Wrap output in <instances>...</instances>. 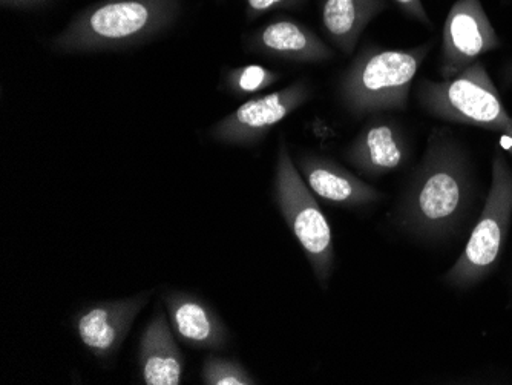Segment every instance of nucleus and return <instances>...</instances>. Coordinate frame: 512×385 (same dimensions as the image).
<instances>
[{"instance_id": "obj_1", "label": "nucleus", "mask_w": 512, "mask_h": 385, "mask_svg": "<svg viewBox=\"0 0 512 385\" xmlns=\"http://www.w3.org/2000/svg\"><path fill=\"white\" fill-rule=\"evenodd\" d=\"M474 191L467 151L450 129L434 128L421 162L394 209V224L416 240H450L467 226Z\"/></svg>"}, {"instance_id": "obj_2", "label": "nucleus", "mask_w": 512, "mask_h": 385, "mask_svg": "<svg viewBox=\"0 0 512 385\" xmlns=\"http://www.w3.org/2000/svg\"><path fill=\"white\" fill-rule=\"evenodd\" d=\"M181 0H99L51 40L59 54L122 51L151 42L177 22Z\"/></svg>"}, {"instance_id": "obj_3", "label": "nucleus", "mask_w": 512, "mask_h": 385, "mask_svg": "<svg viewBox=\"0 0 512 385\" xmlns=\"http://www.w3.org/2000/svg\"><path fill=\"white\" fill-rule=\"evenodd\" d=\"M433 43L407 50L368 45L356 54L339 80L342 106L356 119L379 112L405 111L414 77Z\"/></svg>"}, {"instance_id": "obj_4", "label": "nucleus", "mask_w": 512, "mask_h": 385, "mask_svg": "<svg viewBox=\"0 0 512 385\" xmlns=\"http://www.w3.org/2000/svg\"><path fill=\"white\" fill-rule=\"evenodd\" d=\"M416 97L428 116L457 125L474 126L502 132L511 142L512 117L482 62L477 60L467 70L442 82L422 79Z\"/></svg>"}, {"instance_id": "obj_5", "label": "nucleus", "mask_w": 512, "mask_h": 385, "mask_svg": "<svg viewBox=\"0 0 512 385\" xmlns=\"http://www.w3.org/2000/svg\"><path fill=\"white\" fill-rule=\"evenodd\" d=\"M512 220V169L502 148L493 158L490 192L463 252L444 275L453 289L468 290L490 277L503 254Z\"/></svg>"}, {"instance_id": "obj_6", "label": "nucleus", "mask_w": 512, "mask_h": 385, "mask_svg": "<svg viewBox=\"0 0 512 385\" xmlns=\"http://www.w3.org/2000/svg\"><path fill=\"white\" fill-rule=\"evenodd\" d=\"M273 186L279 212L301 244L316 280L322 287H327L335 269L332 228L322 214L315 194L299 174L284 140L278 148Z\"/></svg>"}, {"instance_id": "obj_7", "label": "nucleus", "mask_w": 512, "mask_h": 385, "mask_svg": "<svg viewBox=\"0 0 512 385\" xmlns=\"http://www.w3.org/2000/svg\"><path fill=\"white\" fill-rule=\"evenodd\" d=\"M312 97V85L298 80L286 88L253 97L212 126L211 139L223 145L253 146L263 142L278 123L292 116Z\"/></svg>"}, {"instance_id": "obj_8", "label": "nucleus", "mask_w": 512, "mask_h": 385, "mask_svg": "<svg viewBox=\"0 0 512 385\" xmlns=\"http://www.w3.org/2000/svg\"><path fill=\"white\" fill-rule=\"evenodd\" d=\"M502 40L494 30L482 0H456L445 19L439 74L451 79L467 70L483 54L499 50Z\"/></svg>"}, {"instance_id": "obj_9", "label": "nucleus", "mask_w": 512, "mask_h": 385, "mask_svg": "<svg viewBox=\"0 0 512 385\" xmlns=\"http://www.w3.org/2000/svg\"><path fill=\"white\" fill-rule=\"evenodd\" d=\"M154 290L123 300L102 301L83 307L74 316V327L83 346L99 359L117 355L138 313L151 300Z\"/></svg>"}, {"instance_id": "obj_10", "label": "nucleus", "mask_w": 512, "mask_h": 385, "mask_svg": "<svg viewBox=\"0 0 512 385\" xmlns=\"http://www.w3.org/2000/svg\"><path fill=\"white\" fill-rule=\"evenodd\" d=\"M169 313V323L181 343L192 349L220 350L229 343V330L218 313L203 298L183 290H171L163 295Z\"/></svg>"}, {"instance_id": "obj_11", "label": "nucleus", "mask_w": 512, "mask_h": 385, "mask_svg": "<svg viewBox=\"0 0 512 385\" xmlns=\"http://www.w3.org/2000/svg\"><path fill=\"white\" fill-rule=\"evenodd\" d=\"M344 158L359 174L384 177L407 162V139L396 123L373 119L345 149Z\"/></svg>"}, {"instance_id": "obj_12", "label": "nucleus", "mask_w": 512, "mask_h": 385, "mask_svg": "<svg viewBox=\"0 0 512 385\" xmlns=\"http://www.w3.org/2000/svg\"><path fill=\"white\" fill-rule=\"evenodd\" d=\"M250 53L295 63L332 60L335 51L309 27L293 19H276L246 37Z\"/></svg>"}, {"instance_id": "obj_13", "label": "nucleus", "mask_w": 512, "mask_h": 385, "mask_svg": "<svg viewBox=\"0 0 512 385\" xmlns=\"http://www.w3.org/2000/svg\"><path fill=\"white\" fill-rule=\"evenodd\" d=\"M296 168L310 191L332 205L359 208L376 203L382 198L378 189L342 168L332 158L315 154L301 155L296 162Z\"/></svg>"}, {"instance_id": "obj_14", "label": "nucleus", "mask_w": 512, "mask_h": 385, "mask_svg": "<svg viewBox=\"0 0 512 385\" xmlns=\"http://www.w3.org/2000/svg\"><path fill=\"white\" fill-rule=\"evenodd\" d=\"M138 367L146 385H178L183 381L184 356L161 309L155 310L140 338Z\"/></svg>"}, {"instance_id": "obj_15", "label": "nucleus", "mask_w": 512, "mask_h": 385, "mask_svg": "<svg viewBox=\"0 0 512 385\" xmlns=\"http://www.w3.org/2000/svg\"><path fill=\"white\" fill-rule=\"evenodd\" d=\"M387 10V0H322V28L341 53H355L368 25Z\"/></svg>"}, {"instance_id": "obj_16", "label": "nucleus", "mask_w": 512, "mask_h": 385, "mask_svg": "<svg viewBox=\"0 0 512 385\" xmlns=\"http://www.w3.org/2000/svg\"><path fill=\"white\" fill-rule=\"evenodd\" d=\"M281 73L270 70L266 66L246 65L238 66L234 70L227 71L223 77V86L237 97L250 96L261 93L281 80Z\"/></svg>"}, {"instance_id": "obj_17", "label": "nucleus", "mask_w": 512, "mask_h": 385, "mask_svg": "<svg viewBox=\"0 0 512 385\" xmlns=\"http://www.w3.org/2000/svg\"><path fill=\"white\" fill-rule=\"evenodd\" d=\"M201 381L206 385H255V378L249 370L235 359L209 356L203 362Z\"/></svg>"}, {"instance_id": "obj_18", "label": "nucleus", "mask_w": 512, "mask_h": 385, "mask_svg": "<svg viewBox=\"0 0 512 385\" xmlns=\"http://www.w3.org/2000/svg\"><path fill=\"white\" fill-rule=\"evenodd\" d=\"M302 2L304 0H246V16L255 20L276 10H295Z\"/></svg>"}, {"instance_id": "obj_19", "label": "nucleus", "mask_w": 512, "mask_h": 385, "mask_svg": "<svg viewBox=\"0 0 512 385\" xmlns=\"http://www.w3.org/2000/svg\"><path fill=\"white\" fill-rule=\"evenodd\" d=\"M393 2L398 5L402 13L407 14L408 17L416 20L419 24L425 25V27L433 25L422 0H393Z\"/></svg>"}, {"instance_id": "obj_20", "label": "nucleus", "mask_w": 512, "mask_h": 385, "mask_svg": "<svg viewBox=\"0 0 512 385\" xmlns=\"http://www.w3.org/2000/svg\"><path fill=\"white\" fill-rule=\"evenodd\" d=\"M50 2L53 0H0V5L8 10H36Z\"/></svg>"}, {"instance_id": "obj_21", "label": "nucleus", "mask_w": 512, "mask_h": 385, "mask_svg": "<svg viewBox=\"0 0 512 385\" xmlns=\"http://www.w3.org/2000/svg\"><path fill=\"white\" fill-rule=\"evenodd\" d=\"M503 82H505L506 88L512 85V60L509 63H506L505 68H503Z\"/></svg>"}]
</instances>
